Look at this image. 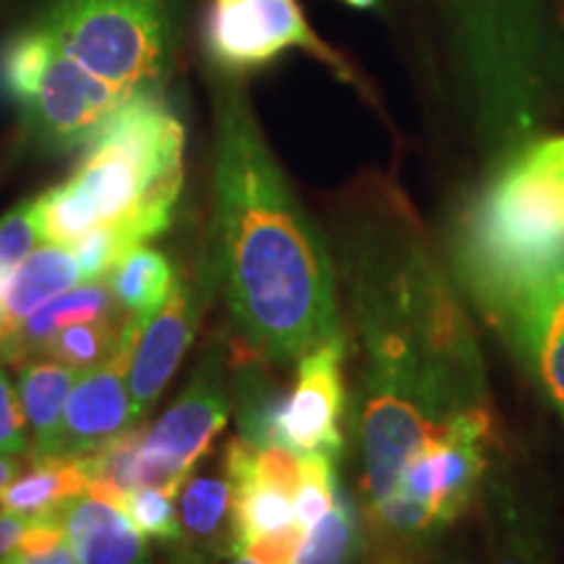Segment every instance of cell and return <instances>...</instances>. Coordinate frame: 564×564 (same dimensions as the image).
<instances>
[{
  "label": "cell",
  "instance_id": "f1b7e54d",
  "mask_svg": "<svg viewBox=\"0 0 564 564\" xmlns=\"http://www.w3.org/2000/svg\"><path fill=\"white\" fill-rule=\"evenodd\" d=\"M32 453L30 423L11 377L0 366V455L24 457Z\"/></svg>",
  "mask_w": 564,
  "mask_h": 564
},
{
  "label": "cell",
  "instance_id": "7c38bea8",
  "mask_svg": "<svg viewBox=\"0 0 564 564\" xmlns=\"http://www.w3.org/2000/svg\"><path fill=\"white\" fill-rule=\"evenodd\" d=\"M345 350L348 343L337 337L301 358L295 387L280 415V444L333 460L343 453Z\"/></svg>",
  "mask_w": 564,
  "mask_h": 564
},
{
  "label": "cell",
  "instance_id": "d6a6232c",
  "mask_svg": "<svg viewBox=\"0 0 564 564\" xmlns=\"http://www.w3.org/2000/svg\"><path fill=\"white\" fill-rule=\"evenodd\" d=\"M340 3L348 6V9H356V11H373L382 17L384 9H387V0H340Z\"/></svg>",
  "mask_w": 564,
  "mask_h": 564
},
{
  "label": "cell",
  "instance_id": "3957f363",
  "mask_svg": "<svg viewBox=\"0 0 564 564\" xmlns=\"http://www.w3.org/2000/svg\"><path fill=\"white\" fill-rule=\"evenodd\" d=\"M212 243L232 324L253 358L299 364L345 337L327 238L232 74L215 87Z\"/></svg>",
  "mask_w": 564,
  "mask_h": 564
},
{
  "label": "cell",
  "instance_id": "52a82bcc",
  "mask_svg": "<svg viewBox=\"0 0 564 564\" xmlns=\"http://www.w3.org/2000/svg\"><path fill=\"white\" fill-rule=\"evenodd\" d=\"M0 76L34 129L63 150L87 144L91 133L137 95L91 74L42 26L11 42Z\"/></svg>",
  "mask_w": 564,
  "mask_h": 564
},
{
  "label": "cell",
  "instance_id": "d590c367",
  "mask_svg": "<svg viewBox=\"0 0 564 564\" xmlns=\"http://www.w3.org/2000/svg\"><path fill=\"white\" fill-rule=\"evenodd\" d=\"M0 564H6V562H0Z\"/></svg>",
  "mask_w": 564,
  "mask_h": 564
},
{
  "label": "cell",
  "instance_id": "836d02e7",
  "mask_svg": "<svg viewBox=\"0 0 564 564\" xmlns=\"http://www.w3.org/2000/svg\"><path fill=\"white\" fill-rule=\"evenodd\" d=\"M232 564H257V562L246 560V556H236V560H232Z\"/></svg>",
  "mask_w": 564,
  "mask_h": 564
},
{
  "label": "cell",
  "instance_id": "e0dca14e",
  "mask_svg": "<svg viewBox=\"0 0 564 564\" xmlns=\"http://www.w3.org/2000/svg\"><path fill=\"white\" fill-rule=\"evenodd\" d=\"M126 314L121 303L116 301V295L110 291L108 280H95V282H79L70 291L55 295L40 306L30 319L19 324V329L0 348V358L11 361L13 366L26 361V358L40 356V350L45 348V343L51 340L55 333L70 327V324L91 322V319H105V316Z\"/></svg>",
  "mask_w": 564,
  "mask_h": 564
},
{
  "label": "cell",
  "instance_id": "4316f807",
  "mask_svg": "<svg viewBox=\"0 0 564 564\" xmlns=\"http://www.w3.org/2000/svg\"><path fill=\"white\" fill-rule=\"evenodd\" d=\"M251 474L257 481L295 497L306 476V455L285 444L251 447Z\"/></svg>",
  "mask_w": 564,
  "mask_h": 564
},
{
  "label": "cell",
  "instance_id": "9a60e30c",
  "mask_svg": "<svg viewBox=\"0 0 564 564\" xmlns=\"http://www.w3.org/2000/svg\"><path fill=\"white\" fill-rule=\"evenodd\" d=\"M178 544L183 562H209L232 552V484L225 465L220 474H194L178 491Z\"/></svg>",
  "mask_w": 564,
  "mask_h": 564
},
{
  "label": "cell",
  "instance_id": "cb8c5ba5",
  "mask_svg": "<svg viewBox=\"0 0 564 564\" xmlns=\"http://www.w3.org/2000/svg\"><path fill=\"white\" fill-rule=\"evenodd\" d=\"M123 510L133 520V525L139 528L147 539L158 541H171L175 544L181 535L178 523V494L167 489H137L129 494Z\"/></svg>",
  "mask_w": 564,
  "mask_h": 564
},
{
  "label": "cell",
  "instance_id": "83f0119b",
  "mask_svg": "<svg viewBox=\"0 0 564 564\" xmlns=\"http://www.w3.org/2000/svg\"><path fill=\"white\" fill-rule=\"evenodd\" d=\"M37 241L42 243L37 204L26 199L0 217V267L11 272L37 249Z\"/></svg>",
  "mask_w": 564,
  "mask_h": 564
},
{
  "label": "cell",
  "instance_id": "8992f818",
  "mask_svg": "<svg viewBox=\"0 0 564 564\" xmlns=\"http://www.w3.org/2000/svg\"><path fill=\"white\" fill-rule=\"evenodd\" d=\"M556 243H564V131L514 154L453 215V251L520 257Z\"/></svg>",
  "mask_w": 564,
  "mask_h": 564
},
{
  "label": "cell",
  "instance_id": "277c9868",
  "mask_svg": "<svg viewBox=\"0 0 564 564\" xmlns=\"http://www.w3.org/2000/svg\"><path fill=\"white\" fill-rule=\"evenodd\" d=\"M186 131L175 112L137 91L87 141L68 181L34 199L42 243L70 246L116 228L144 246L173 220L183 188Z\"/></svg>",
  "mask_w": 564,
  "mask_h": 564
},
{
  "label": "cell",
  "instance_id": "f546056e",
  "mask_svg": "<svg viewBox=\"0 0 564 564\" xmlns=\"http://www.w3.org/2000/svg\"><path fill=\"white\" fill-rule=\"evenodd\" d=\"M303 535H306V528L293 523L280 528V531L253 535V539L243 541L232 554L246 556V560L257 564H295V556H299V549L303 544Z\"/></svg>",
  "mask_w": 564,
  "mask_h": 564
},
{
  "label": "cell",
  "instance_id": "5bb4252c",
  "mask_svg": "<svg viewBox=\"0 0 564 564\" xmlns=\"http://www.w3.org/2000/svg\"><path fill=\"white\" fill-rule=\"evenodd\" d=\"M55 514L79 564H150L147 535L123 507L82 494Z\"/></svg>",
  "mask_w": 564,
  "mask_h": 564
},
{
  "label": "cell",
  "instance_id": "ac0fdd59",
  "mask_svg": "<svg viewBox=\"0 0 564 564\" xmlns=\"http://www.w3.org/2000/svg\"><path fill=\"white\" fill-rule=\"evenodd\" d=\"M89 484L87 455L32 460L13 481L0 486V512L19 514V518L53 514L70 499L87 494Z\"/></svg>",
  "mask_w": 564,
  "mask_h": 564
},
{
  "label": "cell",
  "instance_id": "603a6c76",
  "mask_svg": "<svg viewBox=\"0 0 564 564\" xmlns=\"http://www.w3.org/2000/svg\"><path fill=\"white\" fill-rule=\"evenodd\" d=\"M285 398L278 387H272L253 366L238 377V423H241V440L251 447L280 444V415L285 408Z\"/></svg>",
  "mask_w": 564,
  "mask_h": 564
},
{
  "label": "cell",
  "instance_id": "e575fe53",
  "mask_svg": "<svg viewBox=\"0 0 564 564\" xmlns=\"http://www.w3.org/2000/svg\"><path fill=\"white\" fill-rule=\"evenodd\" d=\"M0 272H6V270H3V267H0Z\"/></svg>",
  "mask_w": 564,
  "mask_h": 564
},
{
  "label": "cell",
  "instance_id": "44dd1931",
  "mask_svg": "<svg viewBox=\"0 0 564 564\" xmlns=\"http://www.w3.org/2000/svg\"><path fill=\"white\" fill-rule=\"evenodd\" d=\"M129 322V314H116L105 316V319L70 324V327L55 333L51 340L45 343L40 356L66 364L76 371L95 369V366L108 361L112 352L118 350V345L123 340L126 324Z\"/></svg>",
  "mask_w": 564,
  "mask_h": 564
},
{
  "label": "cell",
  "instance_id": "6da1fadb",
  "mask_svg": "<svg viewBox=\"0 0 564 564\" xmlns=\"http://www.w3.org/2000/svg\"><path fill=\"white\" fill-rule=\"evenodd\" d=\"M337 251L361 356L352 434L366 512L400 476L455 440L499 444L489 379L440 241L390 173L340 199Z\"/></svg>",
  "mask_w": 564,
  "mask_h": 564
},
{
  "label": "cell",
  "instance_id": "9c48e42d",
  "mask_svg": "<svg viewBox=\"0 0 564 564\" xmlns=\"http://www.w3.org/2000/svg\"><path fill=\"white\" fill-rule=\"evenodd\" d=\"M207 51L225 74H241L267 66L288 51H301L377 102V91L356 63L319 37L299 0H209Z\"/></svg>",
  "mask_w": 564,
  "mask_h": 564
},
{
  "label": "cell",
  "instance_id": "d4e9b609",
  "mask_svg": "<svg viewBox=\"0 0 564 564\" xmlns=\"http://www.w3.org/2000/svg\"><path fill=\"white\" fill-rule=\"evenodd\" d=\"M6 564H79L70 549L58 514L32 518L19 546L3 560Z\"/></svg>",
  "mask_w": 564,
  "mask_h": 564
},
{
  "label": "cell",
  "instance_id": "4dcf8cb0",
  "mask_svg": "<svg viewBox=\"0 0 564 564\" xmlns=\"http://www.w3.org/2000/svg\"><path fill=\"white\" fill-rule=\"evenodd\" d=\"M32 518H19V514L0 512V562L19 546L21 535L30 528Z\"/></svg>",
  "mask_w": 564,
  "mask_h": 564
},
{
  "label": "cell",
  "instance_id": "ffe728a7",
  "mask_svg": "<svg viewBox=\"0 0 564 564\" xmlns=\"http://www.w3.org/2000/svg\"><path fill=\"white\" fill-rule=\"evenodd\" d=\"M175 280L178 278H175L171 259L147 243L131 249L108 274L116 301L121 303L126 314L141 322H150L160 312Z\"/></svg>",
  "mask_w": 564,
  "mask_h": 564
},
{
  "label": "cell",
  "instance_id": "8fae6325",
  "mask_svg": "<svg viewBox=\"0 0 564 564\" xmlns=\"http://www.w3.org/2000/svg\"><path fill=\"white\" fill-rule=\"evenodd\" d=\"M147 322L133 319L126 324L123 340L108 361L82 371L70 387L63 405L58 432L37 460L45 457H84L116 440L126 429L137 426L131 419L129 369L141 329Z\"/></svg>",
  "mask_w": 564,
  "mask_h": 564
},
{
  "label": "cell",
  "instance_id": "1f68e13d",
  "mask_svg": "<svg viewBox=\"0 0 564 564\" xmlns=\"http://www.w3.org/2000/svg\"><path fill=\"white\" fill-rule=\"evenodd\" d=\"M26 465L19 460V457H6L0 455V486H6L9 481H13L21 470H24Z\"/></svg>",
  "mask_w": 564,
  "mask_h": 564
},
{
  "label": "cell",
  "instance_id": "ba28073f",
  "mask_svg": "<svg viewBox=\"0 0 564 564\" xmlns=\"http://www.w3.org/2000/svg\"><path fill=\"white\" fill-rule=\"evenodd\" d=\"M40 26L91 74L129 91L158 76L171 42L165 0H53Z\"/></svg>",
  "mask_w": 564,
  "mask_h": 564
},
{
  "label": "cell",
  "instance_id": "2e32d148",
  "mask_svg": "<svg viewBox=\"0 0 564 564\" xmlns=\"http://www.w3.org/2000/svg\"><path fill=\"white\" fill-rule=\"evenodd\" d=\"M79 282H84L82 270L70 246L42 243L40 249H34L9 274V285L0 301V348L17 333L21 322Z\"/></svg>",
  "mask_w": 564,
  "mask_h": 564
},
{
  "label": "cell",
  "instance_id": "7a4b0ae2",
  "mask_svg": "<svg viewBox=\"0 0 564 564\" xmlns=\"http://www.w3.org/2000/svg\"><path fill=\"white\" fill-rule=\"evenodd\" d=\"M382 21L457 204L564 131V0H387Z\"/></svg>",
  "mask_w": 564,
  "mask_h": 564
},
{
  "label": "cell",
  "instance_id": "d6986e66",
  "mask_svg": "<svg viewBox=\"0 0 564 564\" xmlns=\"http://www.w3.org/2000/svg\"><path fill=\"white\" fill-rule=\"evenodd\" d=\"M19 369V398L24 405L26 423L32 432L30 460H37L58 432L63 405H66L70 387L82 371L53 361L47 356H32L17 364Z\"/></svg>",
  "mask_w": 564,
  "mask_h": 564
},
{
  "label": "cell",
  "instance_id": "30bf717a",
  "mask_svg": "<svg viewBox=\"0 0 564 564\" xmlns=\"http://www.w3.org/2000/svg\"><path fill=\"white\" fill-rule=\"evenodd\" d=\"M230 398L225 382V364L217 350H209L192 373V382L175 403L160 415L158 423L141 432L139 489L181 491L212 442L228 426Z\"/></svg>",
  "mask_w": 564,
  "mask_h": 564
},
{
  "label": "cell",
  "instance_id": "7402d4cb",
  "mask_svg": "<svg viewBox=\"0 0 564 564\" xmlns=\"http://www.w3.org/2000/svg\"><path fill=\"white\" fill-rule=\"evenodd\" d=\"M361 544V528L348 497L340 491L327 514L306 528L295 564H348Z\"/></svg>",
  "mask_w": 564,
  "mask_h": 564
},
{
  "label": "cell",
  "instance_id": "4fadbf2b",
  "mask_svg": "<svg viewBox=\"0 0 564 564\" xmlns=\"http://www.w3.org/2000/svg\"><path fill=\"white\" fill-rule=\"evenodd\" d=\"M204 299L207 295H204L199 282L178 278L160 312L141 329L129 369L133 423H139L141 415L150 413L165 384L178 371L186 350L192 348L202 324Z\"/></svg>",
  "mask_w": 564,
  "mask_h": 564
},
{
  "label": "cell",
  "instance_id": "484cf974",
  "mask_svg": "<svg viewBox=\"0 0 564 564\" xmlns=\"http://www.w3.org/2000/svg\"><path fill=\"white\" fill-rule=\"evenodd\" d=\"M139 243H133L129 236L116 228H97L82 236L79 241L70 243V251H74L76 262H79L82 280L95 282V280H108L121 259L131 249H137Z\"/></svg>",
  "mask_w": 564,
  "mask_h": 564
},
{
  "label": "cell",
  "instance_id": "5b68a950",
  "mask_svg": "<svg viewBox=\"0 0 564 564\" xmlns=\"http://www.w3.org/2000/svg\"><path fill=\"white\" fill-rule=\"evenodd\" d=\"M453 264L564 421V243L520 257L453 251Z\"/></svg>",
  "mask_w": 564,
  "mask_h": 564
}]
</instances>
